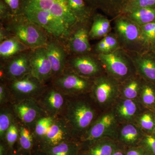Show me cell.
Listing matches in <instances>:
<instances>
[{"instance_id":"cell-29","label":"cell","mask_w":155,"mask_h":155,"mask_svg":"<svg viewBox=\"0 0 155 155\" xmlns=\"http://www.w3.org/2000/svg\"><path fill=\"white\" fill-rule=\"evenodd\" d=\"M140 95L144 105L150 108L155 107V84L143 80Z\"/></svg>"},{"instance_id":"cell-35","label":"cell","mask_w":155,"mask_h":155,"mask_svg":"<svg viewBox=\"0 0 155 155\" xmlns=\"http://www.w3.org/2000/svg\"><path fill=\"white\" fill-rule=\"evenodd\" d=\"M155 7V0H130L125 6L122 14L144 8Z\"/></svg>"},{"instance_id":"cell-24","label":"cell","mask_w":155,"mask_h":155,"mask_svg":"<svg viewBox=\"0 0 155 155\" xmlns=\"http://www.w3.org/2000/svg\"><path fill=\"white\" fill-rule=\"evenodd\" d=\"M42 104L50 114H57L64 107V99L62 92L57 89L50 90L42 100Z\"/></svg>"},{"instance_id":"cell-17","label":"cell","mask_w":155,"mask_h":155,"mask_svg":"<svg viewBox=\"0 0 155 155\" xmlns=\"http://www.w3.org/2000/svg\"><path fill=\"white\" fill-rule=\"evenodd\" d=\"M116 118L114 113L104 114L95 122L87 134L85 140L93 141L110 133L116 125Z\"/></svg>"},{"instance_id":"cell-16","label":"cell","mask_w":155,"mask_h":155,"mask_svg":"<svg viewBox=\"0 0 155 155\" xmlns=\"http://www.w3.org/2000/svg\"><path fill=\"white\" fill-rule=\"evenodd\" d=\"M10 82L11 91L18 96H34L39 93L43 88V83L31 74Z\"/></svg>"},{"instance_id":"cell-25","label":"cell","mask_w":155,"mask_h":155,"mask_svg":"<svg viewBox=\"0 0 155 155\" xmlns=\"http://www.w3.org/2000/svg\"><path fill=\"white\" fill-rule=\"evenodd\" d=\"M121 46L114 32H111L101 39L93 49L95 54H107L121 48Z\"/></svg>"},{"instance_id":"cell-47","label":"cell","mask_w":155,"mask_h":155,"mask_svg":"<svg viewBox=\"0 0 155 155\" xmlns=\"http://www.w3.org/2000/svg\"><path fill=\"white\" fill-rule=\"evenodd\" d=\"M112 155H124V154L121 151H117L114 152Z\"/></svg>"},{"instance_id":"cell-42","label":"cell","mask_w":155,"mask_h":155,"mask_svg":"<svg viewBox=\"0 0 155 155\" xmlns=\"http://www.w3.org/2000/svg\"><path fill=\"white\" fill-rule=\"evenodd\" d=\"M11 37L10 33L5 27L2 23L0 25V43Z\"/></svg>"},{"instance_id":"cell-48","label":"cell","mask_w":155,"mask_h":155,"mask_svg":"<svg viewBox=\"0 0 155 155\" xmlns=\"http://www.w3.org/2000/svg\"><path fill=\"white\" fill-rule=\"evenodd\" d=\"M151 51H153L155 53V46L153 48V49Z\"/></svg>"},{"instance_id":"cell-5","label":"cell","mask_w":155,"mask_h":155,"mask_svg":"<svg viewBox=\"0 0 155 155\" xmlns=\"http://www.w3.org/2000/svg\"><path fill=\"white\" fill-rule=\"evenodd\" d=\"M24 7L48 11L62 20L70 31L78 22L66 0H25Z\"/></svg>"},{"instance_id":"cell-15","label":"cell","mask_w":155,"mask_h":155,"mask_svg":"<svg viewBox=\"0 0 155 155\" xmlns=\"http://www.w3.org/2000/svg\"><path fill=\"white\" fill-rule=\"evenodd\" d=\"M129 54L135 66L137 73L143 80L155 84V53L148 51L142 53Z\"/></svg>"},{"instance_id":"cell-10","label":"cell","mask_w":155,"mask_h":155,"mask_svg":"<svg viewBox=\"0 0 155 155\" xmlns=\"http://www.w3.org/2000/svg\"><path fill=\"white\" fill-rule=\"evenodd\" d=\"M91 89L100 104L111 102L120 90L121 83L107 74H103L93 81Z\"/></svg>"},{"instance_id":"cell-28","label":"cell","mask_w":155,"mask_h":155,"mask_svg":"<svg viewBox=\"0 0 155 155\" xmlns=\"http://www.w3.org/2000/svg\"><path fill=\"white\" fill-rule=\"evenodd\" d=\"M116 114L123 120H129L133 119L138 111L137 104L133 100L125 99L117 106Z\"/></svg>"},{"instance_id":"cell-14","label":"cell","mask_w":155,"mask_h":155,"mask_svg":"<svg viewBox=\"0 0 155 155\" xmlns=\"http://www.w3.org/2000/svg\"><path fill=\"white\" fill-rule=\"evenodd\" d=\"M72 136L67 125L63 121H54L45 135L34 147L33 150L45 149L64 142L72 140Z\"/></svg>"},{"instance_id":"cell-41","label":"cell","mask_w":155,"mask_h":155,"mask_svg":"<svg viewBox=\"0 0 155 155\" xmlns=\"http://www.w3.org/2000/svg\"><path fill=\"white\" fill-rule=\"evenodd\" d=\"M143 143L150 152L155 155V134H147L143 138Z\"/></svg>"},{"instance_id":"cell-49","label":"cell","mask_w":155,"mask_h":155,"mask_svg":"<svg viewBox=\"0 0 155 155\" xmlns=\"http://www.w3.org/2000/svg\"><path fill=\"white\" fill-rule=\"evenodd\" d=\"M153 133H154V134H155V125Z\"/></svg>"},{"instance_id":"cell-18","label":"cell","mask_w":155,"mask_h":155,"mask_svg":"<svg viewBox=\"0 0 155 155\" xmlns=\"http://www.w3.org/2000/svg\"><path fill=\"white\" fill-rule=\"evenodd\" d=\"M94 10H100L107 16L114 19L122 14L130 0H84Z\"/></svg>"},{"instance_id":"cell-4","label":"cell","mask_w":155,"mask_h":155,"mask_svg":"<svg viewBox=\"0 0 155 155\" xmlns=\"http://www.w3.org/2000/svg\"><path fill=\"white\" fill-rule=\"evenodd\" d=\"M23 14L28 19L36 23L53 38L59 40H66L71 31L63 21L48 11L24 7Z\"/></svg>"},{"instance_id":"cell-40","label":"cell","mask_w":155,"mask_h":155,"mask_svg":"<svg viewBox=\"0 0 155 155\" xmlns=\"http://www.w3.org/2000/svg\"><path fill=\"white\" fill-rule=\"evenodd\" d=\"M14 16L8 6L3 0H0V19L4 22Z\"/></svg>"},{"instance_id":"cell-2","label":"cell","mask_w":155,"mask_h":155,"mask_svg":"<svg viewBox=\"0 0 155 155\" xmlns=\"http://www.w3.org/2000/svg\"><path fill=\"white\" fill-rule=\"evenodd\" d=\"M114 20V32L122 48L130 52L148 51L140 26L123 14L115 17Z\"/></svg>"},{"instance_id":"cell-31","label":"cell","mask_w":155,"mask_h":155,"mask_svg":"<svg viewBox=\"0 0 155 155\" xmlns=\"http://www.w3.org/2000/svg\"><path fill=\"white\" fill-rule=\"evenodd\" d=\"M140 136L139 129L135 125L129 124L124 125L120 131V138L126 143H134Z\"/></svg>"},{"instance_id":"cell-50","label":"cell","mask_w":155,"mask_h":155,"mask_svg":"<svg viewBox=\"0 0 155 155\" xmlns=\"http://www.w3.org/2000/svg\"><path fill=\"white\" fill-rule=\"evenodd\" d=\"M78 155H84L78 154Z\"/></svg>"},{"instance_id":"cell-43","label":"cell","mask_w":155,"mask_h":155,"mask_svg":"<svg viewBox=\"0 0 155 155\" xmlns=\"http://www.w3.org/2000/svg\"><path fill=\"white\" fill-rule=\"evenodd\" d=\"M5 87L3 84H1L0 85V101L1 103H2L5 97Z\"/></svg>"},{"instance_id":"cell-39","label":"cell","mask_w":155,"mask_h":155,"mask_svg":"<svg viewBox=\"0 0 155 155\" xmlns=\"http://www.w3.org/2000/svg\"><path fill=\"white\" fill-rule=\"evenodd\" d=\"M11 125V116L8 114L1 113L0 115V136L3 139Z\"/></svg>"},{"instance_id":"cell-11","label":"cell","mask_w":155,"mask_h":155,"mask_svg":"<svg viewBox=\"0 0 155 155\" xmlns=\"http://www.w3.org/2000/svg\"><path fill=\"white\" fill-rule=\"evenodd\" d=\"M94 111L91 107L82 102L71 104L67 110V120L76 131H81L87 128L94 119Z\"/></svg>"},{"instance_id":"cell-33","label":"cell","mask_w":155,"mask_h":155,"mask_svg":"<svg viewBox=\"0 0 155 155\" xmlns=\"http://www.w3.org/2000/svg\"><path fill=\"white\" fill-rule=\"evenodd\" d=\"M115 146L110 143H100L91 147L87 155H112Z\"/></svg>"},{"instance_id":"cell-46","label":"cell","mask_w":155,"mask_h":155,"mask_svg":"<svg viewBox=\"0 0 155 155\" xmlns=\"http://www.w3.org/2000/svg\"><path fill=\"white\" fill-rule=\"evenodd\" d=\"M12 150L11 151V153L8 155H30L29 154L26 153L22 151L18 150L17 152H14V153H12Z\"/></svg>"},{"instance_id":"cell-1","label":"cell","mask_w":155,"mask_h":155,"mask_svg":"<svg viewBox=\"0 0 155 155\" xmlns=\"http://www.w3.org/2000/svg\"><path fill=\"white\" fill-rule=\"evenodd\" d=\"M1 23L11 36L18 39L30 49L45 47L50 39V35L43 28L23 14L13 16L5 22Z\"/></svg>"},{"instance_id":"cell-44","label":"cell","mask_w":155,"mask_h":155,"mask_svg":"<svg viewBox=\"0 0 155 155\" xmlns=\"http://www.w3.org/2000/svg\"><path fill=\"white\" fill-rule=\"evenodd\" d=\"M126 155H144V154L140 150L132 149L128 151Z\"/></svg>"},{"instance_id":"cell-27","label":"cell","mask_w":155,"mask_h":155,"mask_svg":"<svg viewBox=\"0 0 155 155\" xmlns=\"http://www.w3.org/2000/svg\"><path fill=\"white\" fill-rule=\"evenodd\" d=\"M79 149L78 144L72 140L64 142L41 150L48 155H78Z\"/></svg>"},{"instance_id":"cell-34","label":"cell","mask_w":155,"mask_h":155,"mask_svg":"<svg viewBox=\"0 0 155 155\" xmlns=\"http://www.w3.org/2000/svg\"><path fill=\"white\" fill-rule=\"evenodd\" d=\"M54 120L51 117H46L39 119L37 122L35 133L37 137V144L45 135Z\"/></svg>"},{"instance_id":"cell-23","label":"cell","mask_w":155,"mask_h":155,"mask_svg":"<svg viewBox=\"0 0 155 155\" xmlns=\"http://www.w3.org/2000/svg\"><path fill=\"white\" fill-rule=\"evenodd\" d=\"M143 79L137 73L121 83L120 90L125 99L134 100L140 94Z\"/></svg>"},{"instance_id":"cell-32","label":"cell","mask_w":155,"mask_h":155,"mask_svg":"<svg viewBox=\"0 0 155 155\" xmlns=\"http://www.w3.org/2000/svg\"><path fill=\"white\" fill-rule=\"evenodd\" d=\"M147 51H152L155 45V22L140 26Z\"/></svg>"},{"instance_id":"cell-21","label":"cell","mask_w":155,"mask_h":155,"mask_svg":"<svg viewBox=\"0 0 155 155\" xmlns=\"http://www.w3.org/2000/svg\"><path fill=\"white\" fill-rule=\"evenodd\" d=\"M69 9L78 22L92 21L95 11L93 10L84 0H66Z\"/></svg>"},{"instance_id":"cell-38","label":"cell","mask_w":155,"mask_h":155,"mask_svg":"<svg viewBox=\"0 0 155 155\" xmlns=\"http://www.w3.org/2000/svg\"><path fill=\"white\" fill-rule=\"evenodd\" d=\"M8 6L14 16L23 14L25 0H3Z\"/></svg>"},{"instance_id":"cell-22","label":"cell","mask_w":155,"mask_h":155,"mask_svg":"<svg viewBox=\"0 0 155 155\" xmlns=\"http://www.w3.org/2000/svg\"><path fill=\"white\" fill-rule=\"evenodd\" d=\"M14 110L22 122L31 123L36 119L39 114V109L35 103L26 100L15 105Z\"/></svg>"},{"instance_id":"cell-9","label":"cell","mask_w":155,"mask_h":155,"mask_svg":"<svg viewBox=\"0 0 155 155\" xmlns=\"http://www.w3.org/2000/svg\"><path fill=\"white\" fill-rule=\"evenodd\" d=\"M93 81L71 71L57 76L54 81V85L61 92L76 94L91 89Z\"/></svg>"},{"instance_id":"cell-26","label":"cell","mask_w":155,"mask_h":155,"mask_svg":"<svg viewBox=\"0 0 155 155\" xmlns=\"http://www.w3.org/2000/svg\"><path fill=\"white\" fill-rule=\"evenodd\" d=\"M123 14L140 26L155 22V7L138 9Z\"/></svg>"},{"instance_id":"cell-37","label":"cell","mask_w":155,"mask_h":155,"mask_svg":"<svg viewBox=\"0 0 155 155\" xmlns=\"http://www.w3.org/2000/svg\"><path fill=\"white\" fill-rule=\"evenodd\" d=\"M5 138L7 145L10 150H12L18 138V130L14 124H11L10 125L6 133Z\"/></svg>"},{"instance_id":"cell-20","label":"cell","mask_w":155,"mask_h":155,"mask_svg":"<svg viewBox=\"0 0 155 155\" xmlns=\"http://www.w3.org/2000/svg\"><path fill=\"white\" fill-rule=\"evenodd\" d=\"M30 50L18 39L11 36L0 43V57L3 62Z\"/></svg>"},{"instance_id":"cell-7","label":"cell","mask_w":155,"mask_h":155,"mask_svg":"<svg viewBox=\"0 0 155 155\" xmlns=\"http://www.w3.org/2000/svg\"><path fill=\"white\" fill-rule=\"evenodd\" d=\"M90 22H78L70 31L65 45L69 54L79 55L93 53L90 43Z\"/></svg>"},{"instance_id":"cell-45","label":"cell","mask_w":155,"mask_h":155,"mask_svg":"<svg viewBox=\"0 0 155 155\" xmlns=\"http://www.w3.org/2000/svg\"><path fill=\"white\" fill-rule=\"evenodd\" d=\"M30 155H48L46 153L39 150H33Z\"/></svg>"},{"instance_id":"cell-8","label":"cell","mask_w":155,"mask_h":155,"mask_svg":"<svg viewBox=\"0 0 155 155\" xmlns=\"http://www.w3.org/2000/svg\"><path fill=\"white\" fill-rule=\"evenodd\" d=\"M31 49L20 53L3 62L1 77L9 81L19 79L30 74V53Z\"/></svg>"},{"instance_id":"cell-30","label":"cell","mask_w":155,"mask_h":155,"mask_svg":"<svg viewBox=\"0 0 155 155\" xmlns=\"http://www.w3.org/2000/svg\"><path fill=\"white\" fill-rule=\"evenodd\" d=\"M19 150L30 155L33 151L35 141L30 131L25 127H21L19 134Z\"/></svg>"},{"instance_id":"cell-36","label":"cell","mask_w":155,"mask_h":155,"mask_svg":"<svg viewBox=\"0 0 155 155\" xmlns=\"http://www.w3.org/2000/svg\"><path fill=\"white\" fill-rule=\"evenodd\" d=\"M138 122L143 129L150 133H153L155 116L151 112H145L142 114L139 118Z\"/></svg>"},{"instance_id":"cell-19","label":"cell","mask_w":155,"mask_h":155,"mask_svg":"<svg viewBox=\"0 0 155 155\" xmlns=\"http://www.w3.org/2000/svg\"><path fill=\"white\" fill-rule=\"evenodd\" d=\"M91 23L89 31L90 40L103 38L112 32L110 21L105 15L95 13Z\"/></svg>"},{"instance_id":"cell-6","label":"cell","mask_w":155,"mask_h":155,"mask_svg":"<svg viewBox=\"0 0 155 155\" xmlns=\"http://www.w3.org/2000/svg\"><path fill=\"white\" fill-rule=\"evenodd\" d=\"M67 64L71 71L89 79L96 78L105 72L96 54L94 53L71 56L68 59Z\"/></svg>"},{"instance_id":"cell-3","label":"cell","mask_w":155,"mask_h":155,"mask_svg":"<svg viewBox=\"0 0 155 155\" xmlns=\"http://www.w3.org/2000/svg\"><path fill=\"white\" fill-rule=\"evenodd\" d=\"M96 55L106 74L120 83L137 73L132 58L122 48L109 54Z\"/></svg>"},{"instance_id":"cell-13","label":"cell","mask_w":155,"mask_h":155,"mask_svg":"<svg viewBox=\"0 0 155 155\" xmlns=\"http://www.w3.org/2000/svg\"><path fill=\"white\" fill-rule=\"evenodd\" d=\"M45 47L52 67L53 76L57 77L63 74L67 66L69 54L65 45L61 41L53 38Z\"/></svg>"},{"instance_id":"cell-12","label":"cell","mask_w":155,"mask_h":155,"mask_svg":"<svg viewBox=\"0 0 155 155\" xmlns=\"http://www.w3.org/2000/svg\"><path fill=\"white\" fill-rule=\"evenodd\" d=\"M30 68L31 75L42 83L53 76L52 67L45 47L31 50Z\"/></svg>"}]
</instances>
